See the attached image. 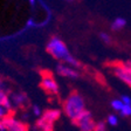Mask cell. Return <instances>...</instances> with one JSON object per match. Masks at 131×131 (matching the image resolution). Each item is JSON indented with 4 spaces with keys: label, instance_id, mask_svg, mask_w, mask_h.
Masks as SVG:
<instances>
[{
    "label": "cell",
    "instance_id": "cell-1",
    "mask_svg": "<svg viewBox=\"0 0 131 131\" xmlns=\"http://www.w3.org/2000/svg\"><path fill=\"white\" fill-rule=\"evenodd\" d=\"M47 52L53 57L68 63V64H70L74 68H80L81 67V63L70 55V53L68 50V47L66 46L64 42L61 39L56 38V36H53L49 40L48 43H47Z\"/></svg>",
    "mask_w": 131,
    "mask_h": 131
},
{
    "label": "cell",
    "instance_id": "cell-2",
    "mask_svg": "<svg viewBox=\"0 0 131 131\" xmlns=\"http://www.w3.org/2000/svg\"><path fill=\"white\" fill-rule=\"evenodd\" d=\"M63 106H64L66 115H67L73 122L76 119L77 116L85 109L84 100H83V97H82L80 94H77L76 91L71 93L70 95L67 97Z\"/></svg>",
    "mask_w": 131,
    "mask_h": 131
},
{
    "label": "cell",
    "instance_id": "cell-3",
    "mask_svg": "<svg viewBox=\"0 0 131 131\" xmlns=\"http://www.w3.org/2000/svg\"><path fill=\"white\" fill-rule=\"evenodd\" d=\"M112 73L124 83L131 87V61L112 66Z\"/></svg>",
    "mask_w": 131,
    "mask_h": 131
},
{
    "label": "cell",
    "instance_id": "cell-4",
    "mask_svg": "<svg viewBox=\"0 0 131 131\" xmlns=\"http://www.w3.org/2000/svg\"><path fill=\"white\" fill-rule=\"evenodd\" d=\"M74 123L80 128L81 131H94L95 130V124L91 114L88 110H83L81 114L76 117V119L74 121Z\"/></svg>",
    "mask_w": 131,
    "mask_h": 131
},
{
    "label": "cell",
    "instance_id": "cell-5",
    "mask_svg": "<svg viewBox=\"0 0 131 131\" xmlns=\"http://www.w3.org/2000/svg\"><path fill=\"white\" fill-rule=\"evenodd\" d=\"M1 123V130L7 131H27V126L22 122L15 119L13 116H5L3 119H0Z\"/></svg>",
    "mask_w": 131,
    "mask_h": 131
},
{
    "label": "cell",
    "instance_id": "cell-6",
    "mask_svg": "<svg viewBox=\"0 0 131 131\" xmlns=\"http://www.w3.org/2000/svg\"><path fill=\"white\" fill-rule=\"evenodd\" d=\"M40 85L47 94L56 95L59 93V85H57L56 81L53 79V76H50V75H45L42 77V81H41Z\"/></svg>",
    "mask_w": 131,
    "mask_h": 131
},
{
    "label": "cell",
    "instance_id": "cell-7",
    "mask_svg": "<svg viewBox=\"0 0 131 131\" xmlns=\"http://www.w3.org/2000/svg\"><path fill=\"white\" fill-rule=\"evenodd\" d=\"M56 70L60 75H62V76H64V77H70V79H77V77H79V73L74 68L69 67V66L59 64Z\"/></svg>",
    "mask_w": 131,
    "mask_h": 131
},
{
    "label": "cell",
    "instance_id": "cell-8",
    "mask_svg": "<svg viewBox=\"0 0 131 131\" xmlns=\"http://www.w3.org/2000/svg\"><path fill=\"white\" fill-rule=\"evenodd\" d=\"M36 126L39 129H41L42 131H54V122L46 119L42 116H41V118H39L36 121Z\"/></svg>",
    "mask_w": 131,
    "mask_h": 131
},
{
    "label": "cell",
    "instance_id": "cell-9",
    "mask_svg": "<svg viewBox=\"0 0 131 131\" xmlns=\"http://www.w3.org/2000/svg\"><path fill=\"white\" fill-rule=\"evenodd\" d=\"M60 116H61L60 110H55V109H48L43 112V115H42V117H45L48 121H52V122L57 121L60 118Z\"/></svg>",
    "mask_w": 131,
    "mask_h": 131
},
{
    "label": "cell",
    "instance_id": "cell-10",
    "mask_svg": "<svg viewBox=\"0 0 131 131\" xmlns=\"http://www.w3.org/2000/svg\"><path fill=\"white\" fill-rule=\"evenodd\" d=\"M126 25V20L124 18H116L111 24V29L112 30H119L122 28L125 27Z\"/></svg>",
    "mask_w": 131,
    "mask_h": 131
},
{
    "label": "cell",
    "instance_id": "cell-11",
    "mask_svg": "<svg viewBox=\"0 0 131 131\" xmlns=\"http://www.w3.org/2000/svg\"><path fill=\"white\" fill-rule=\"evenodd\" d=\"M123 105H124V102H123L122 100H114V101L111 102V108L114 110H116V111H121Z\"/></svg>",
    "mask_w": 131,
    "mask_h": 131
},
{
    "label": "cell",
    "instance_id": "cell-12",
    "mask_svg": "<svg viewBox=\"0 0 131 131\" xmlns=\"http://www.w3.org/2000/svg\"><path fill=\"white\" fill-rule=\"evenodd\" d=\"M121 115L124 116V117H128V116H131V105L130 104H124L121 110Z\"/></svg>",
    "mask_w": 131,
    "mask_h": 131
},
{
    "label": "cell",
    "instance_id": "cell-13",
    "mask_svg": "<svg viewBox=\"0 0 131 131\" xmlns=\"http://www.w3.org/2000/svg\"><path fill=\"white\" fill-rule=\"evenodd\" d=\"M108 124H110L111 126H116L118 124V118L115 115H110L108 117Z\"/></svg>",
    "mask_w": 131,
    "mask_h": 131
},
{
    "label": "cell",
    "instance_id": "cell-14",
    "mask_svg": "<svg viewBox=\"0 0 131 131\" xmlns=\"http://www.w3.org/2000/svg\"><path fill=\"white\" fill-rule=\"evenodd\" d=\"M94 131H106V125L104 122H98L95 124V130Z\"/></svg>",
    "mask_w": 131,
    "mask_h": 131
},
{
    "label": "cell",
    "instance_id": "cell-15",
    "mask_svg": "<svg viewBox=\"0 0 131 131\" xmlns=\"http://www.w3.org/2000/svg\"><path fill=\"white\" fill-rule=\"evenodd\" d=\"M100 38H101L105 43H110V42H111V38L109 36V34H106V33H104V32L100 33Z\"/></svg>",
    "mask_w": 131,
    "mask_h": 131
},
{
    "label": "cell",
    "instance_id": "cell-16",
    "mask_svg": "<svg viewBox=\"0 0 131 131\" xmlns=\"http://www.w3.org/2000/svg\"><path fill=\"white\" fill-rule=\"evenodd\" d=\"M121 100H122L123 102H124V104H130L131 105V97L128 95H123L122 97H121Z\"/></svg>",
    "mask_w": 131,
    "mask_h": 131
},
{
    "label": "cell",
    "instance_id": "cell-17",
    "mask_svg": "<svg viewBox=\"0 0 131 131\" xmlns=\"http://www.w3.org/2000/svg\"><path fill=\"white\" fill-rule=\"evenodd\" d=\"M6 116V108H4L1 104H0V119H3Z\"/></svg>",
    "mask_w": 131,
    "mask_h": 131
},
{
    "label": "cell",
    "instance_id": "cell-18",
    "mask_svg": "<svg viewBox=\"0 0 131 131\" xmlns=\"http://www.w3.org/2000/svg\"><path fill=\"white\" fill-rule=\"evenodd\" d=\"M33 111H34V115H35V116H41V110H40V108H39V106H34V108H33Z\"/></svg>",
    "mask_w": 131,
    "mask_h": 131
},
{
    "label": "cell",
    "instance_id": "cell-19",
    "mask_svg": "<svg viewBox=\"0 0 131 131\" xmlns=\"http://www.w3.org/2000/svg\"><path fill=\"white\" fill-rule=\"evenodd\" d=\"M29 3L32 4V5H34V3H35V0H29Z\"/></svg>",
    "mask_w": 131,
    "mask_h": 131
},
{
    "label": "cell",
    "instance_id": "cell-20",
    "mask_svg": "<svg viewBox=\"0 0 131 131\" xmlns=\"http://www.w3.org/2000/svg\"><path fill=\"white\" fill-rule=\"evenodd\" d=\"M67 1H73V0H67Z\"/></svg>",
    "mask_w": 131,
    "mask_h": 131
}]
</instances>
